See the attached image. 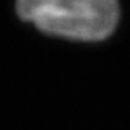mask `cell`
<instances>
[{
	"label": "cell",
	"mask_w": 130,
	"mask_h": 130,
	"mask_svg": "<svg viewBox=\"0 0 130 130\" xmlns=\"http://www.w3.org/2000/svg\"><path fill=\"white\" fill-rule=\"evenodd\" d=\"M16 10L42 32L84 42L108 38L120 14L117 0H16Z\"/></svg>",
	"instance_id": "1"
}]
</instances>
